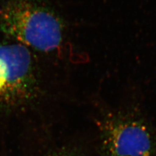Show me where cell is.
I'll return each mask as SVG.
<instances>
[{
  "mask_svg": "<svg viewBox=\"0 0 156 156\" xmlns=\"http://www.w3.org/2000/svg\"><path fill=\"white\" fill-rule=\"evenodd\" d=\"M99 156H154L156 133L135 110L96 107L92 116Z\"/></svg>",
  "mask_w": 156,
  "mask_h": 156,
  "instance_id": "cell-1",
  "label": "cell"
},
{
  "mask_svg": "<svg viewBox=\"0 0 156 156\" xmlns=\"http://www.w3.org/2000/svg\"><path fill=\"white\" fill-rule=\"evenodd\" d=\"M0 31L15 42L51 52L63 39V25L52 10L38 0H5L0 6Z\"/></svg>",
  "mask_w": 156,
  "mask_h": 156,
  "instance_id": "cell-2",
  "label": "cell"
},
{
  "mask_svg": "<svg viewBox=\"0 0 156 156\" xmlns=\"http://www.w3.org/2000/svg\"><path fill=\"white\" fill-rule=\"evenodd\" d=\"M14 149L12 156H99L92 131L63 128L62 120L26 131Z\"/></svg>",
  "mask_w": 156,
  "mask_h": 156,
  "instance_id": "cell-3",
  "label": "cell"
}]
</instances>
